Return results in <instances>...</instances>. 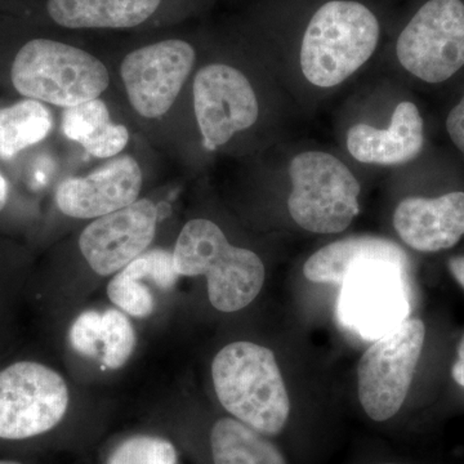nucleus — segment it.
<instances>
[{
	"label": "nucleus",
	"instance_id": "20e7f679",
	"mask_svg": "<svg viewBox=\"0 0 464 464\" xmlns=\"http://www.w3.org/2000/svg\"><path fill=\"white\" fill-rule=\"evenodd\" d=\"M11 79L26 99L65 109L99 99L110 83L99 58L51 39H33L18 51Z\"/></svg>",
	"mask_w": 464,
	"mask_h": 464
},
{
	"label": "nucleus",
	"instance_id": "c756f323",
	"mask_svg": "<svg viewBox=\"0 0 464 464\" xmlns=\"http://www.w3.org/2000/svg\"><path fill=\"white\" fill-rule=\"evenodd\" d=\"M0 464H23V463L14 462V460H0Z\"/></svg>",
	"mask_w": 464,
	"mask_h": 464
},
{
	"label": "nucleus",
	"instance_id": "5701e85b",
	"mask_svg": "<svg viewBox=\"0 0 464 464\" xmlns=\"http://www.w3.org/2000/svg\"><path fill=\"white\" fill-rule=\"evenodd\" d=\"M111 121H110L108 106L100 99L70 106L63 111V133L81 145L85 140L99 133Z\"/></svg>",
	"mask_w": 464,
	"mask_h": 464
},
{
	"label": "nucleus",
	"instance_id": "a211bd4d",
	"mask_svg": "<svg viewBox=\"0 0 464 464\" xmlns=\"http://www.w3.org/2000/svg\"><path fill=\"white\" fill-rule=\"evenodd\" d=\"M161 0H48L52 20L69 29H128L145 23Z\"/></svg>",
	"mask_w": 464,
	"mask_h": 464
},
{
	"label": "nucleus",
	"instance_id": "6e6552de",
	"mask_svg": "<svg viewBox=\"0 0 464 464\" xmlns=\"http://www.w3.org/2000/svg\"><path fill=\"white\" fill-rule=\"evenodd\" d=\"M67 406L66 382L53 369L20 362L0 372V439L26 440L51 431Z\"/></svg>",
	"mask_w": 464,
	"mask_h": 464
},
{
	"label": "nucleus",
	"instance_id": "a878e982",
	"mask_svg": "<svg viewBox=\"0 0 464 464\" xmlns=\"http://www.w3.org/2000/svg\"><path fill=\"white\" fill-rule=\"evenodd\" d=\"M447 130L451 141L464 154V96L449 114Z\"/></svg>",
	"mask_w": 464,
	"mask_h": 464
},
{
	"label": "nucleus",
	"instance_id": "393cba45",
	"mask_svg": "<svg viewBox=\"0 0 464 464\" xmlns=\"http://www.w3.org/2000/svg\"><path fill=\"white\" fill-rule=\"evenodd\" d=\"M130 141V132L121 124L109 123L99 133L85 140L82 146L92 157L112 158L123 151Z\"/></svg>",
	"mask_w": 464,
	"mask_h": 464
},
{
	"label": "nucleus",
	"instance_id": "1a4fd4ad",
	"mask_svg": "<svg viewBox=\"0 0 464 464\" xmlns=\"http://www.w3.org/2000/svg\"><path fill=\"white\" fill-rule=\"evenodd\" d=\"M401 66L427 83H441L464 66V5L429 0L400 34Z\"/></svg>",
	"mask_w": 464,
	"mask_h": 464
},
{
	"label": "nucleus",
	"instance_id": "2eb2a0df",
	"mask_svg": "<svg viewBox=\"0 0 464 464\" xmlns=\"http://www.w3.org/2000/svg\"><path fill=\"white\" fill-rule=\"evenodd\" d=\"M424 145V125L413 102H400L390 127L353 125L347 133V149L357 161L375 166H401L414 160Z\"/></svg>",
	"mask_w": 464,
	"mask_h": 464
},
{
	"label": "nucleus",
	"instance_id": "bb28decb",
	"mask_svg": "<svg viewBox=\"0 0 464 464\" xmlns=\"http://www.w3.org/2000/svg\"><path fill=\"white\" fill-rule=\"evenodd\" d=\"M451 374H453L454 381L464 389V337L458 346V359L451 369Z\"/></svg>",
	"mask_w": 464,
	"mask_h": 464
},
{
	"label": "nucleus",
	"instance_id": "cd10ccee",
	"mask_svg": "<svg viewBox=\"0 0 464 464\" xmlns=\"http://www.w3.org/2000/svg\"><path fill=\"white\" fill-rule=\"evenodd\" d=\"M449 270L453 275L454 279L464 289V256L449 259Z\"/></svg>",
	"mask_w": 464,
	"mask_h": 464
},
{
	"label": "nucleus",
	"instance_id": "f8f14e48",
	"mask_svg": "<svg viewBox=\"0 0 464 464\" xmlns=\"http://www.w3.org/2000/svg\"><path fill=\"white\" fill-rule=\"evenodd\" d=\"M158 207L140 199L92 222L79 237V248L94 273L108 276L142 255L157 232Z\"/></svg>",
	"mask_w": 464,
	"mask_h": 464
},
{
	"label": "nucleus",
	"instance_id": "7c9ffc66",
	"mask_svg": "<svg viewBox=\"0 0 464 464\" xmlns=\"http://www.w3.org/2000/svg\"><path fill=\"white\" fill-rule=\"evenodd\" d=\"M383 464H400V463H383Z\"/></svg>",
	"mask_w": 464,
	"mask_h": 464
},
{
	"label": "nucleus",
	"instance_id": "f257e3e1",
	"mask_svg": "<svg viewBox=\"0 0 464 464\" xmlns=\"http://www.w3.org/2000/svg\"><path fill=\"white\" fill-rule=\"evenodd\" d=\"M217 398L235 420L264 435H277L289 420L290 401L270 348L252 342L227 344L212 364Z\"/></svg>",
	"mask_w": 464,
	"mask_h": 464
},
{
	"label": "nucleus",
	"instance_id": "aec40b11",
	"mask_svg": "<svg viewBox=\"0 0 464 464\" xmlns=\"http://www.w3.org/2000/svg\"><path fill=\"white\" fill-rule=\"evenodd\" d=\"M52 127L51 111L39 101L26 99L0 109V158L8 160L43 141Z\"/></svg>",
	"mask_w": 464,
	"mask_h": 464
},
{
	"label": "nucleus",
	"instance_id": "423d86ee",
	"mask_svg": "<svg viewBox=\"0 0 464 464\" xmlns=\"http://www.w3.org/2000/svg\"><path fill=\"white\" fill-rule=\"evenodd\" d=\"M426 328L408 317L368 348L357 369V390L362 409L375 422L389 420L404 405L420 362Z\"/></svg>",
	"mask_w": 464,
	"mask_h": 464
},
{
	"label": "nucleus",
	"instance_id": "9b49d317",
	"mask_svg": "<svg viewBox=\"0 0 464 464\" xmlns=\"http://www.w3.org/2000/svg\"><path fill=\"white\" fill-rule=\"evenodd\" d=\"M192 94L203 146L209 151L257 121L259 108L255 90L246 76L234 67L224 63L203 67L195 76Z\"/></svg>",
	"mask_w": 464,
	"mask_h": 464
},
{
	"label": "nucleus",
	"instance_id": "dca6fc26",
	"mask_svg": "<svg viewBox=\"0 0 464 464\" xmlns=\"http://www.w3.org/2000/svg\"><path fill=\"white\" fill-rule=\"evenodd\" d=\"M179 275L174 268L173 253L155 249L142 253L109 283L110 301L134 317L154 313L155 295L150 284L161 290L172 289Z\"/></svg>",
	"mask_w": 464,
	"mask_h": 464
},
{
	"label": "nucleus",
	"instance_id": "9d476101",
	"mask_svg": "<svg viewBox=\"0 0 464 464\" xmlns=\"http://www.w3.org/2000/svg\"><path fill=\"white\" fill-rule=\"evenodd\" d=\"M197 53L188 43L169 39L130 52L121 63L128 99L143 118L169 111L192 72Z\"/></svg>",
	"mask_w": 464,
	"mask_h": 464
},
{
	"label": "nucleus",
	"instance_id": "412c9836",
	"mask_svg": "<svg viewBox=\"0 0 464 464\" xmlns=\"http://www.w3.org/2000/svg\"><path fill=\"white\" fill-rule=\"evenodd\" d=\"M102 355L101 362L109 369H119L132 356L136 333L123 313L109 310L102 314Z\"/></svg>",
	"mask_w": 464,
	"mask_h": 464
},
{
	"label": "nucleus",
	"instance_id": "4be33fe9",
	"mask_svg": "<svg viewBox=\"0 0 464 464\" xmlns=\"http://www.w3.org/2000/svg\"><path fill=\"white\" fill-rule=\"evenodd\" d=\"M179 454L172 442L158 436H133L110 454L106 464H177Z\"/></svg>",
	"mask_w": 464,
	"mask_h": 464
},
{
	"label": "nucleus",
	"instance_id": "4468645a",
	"mask_svg": "<svg viewBox=\"0 0 464 464\" xmlns=\"http://www.w3.org/2000/svg\"><path fill=\"white\" fill-rule=\"evenodd\" d=\"M393 226L406 246L435 253L456 246L464 235V192L406 198L393 213Z\"/></svg>",
	"mask_w": 464,
	"mask_h": 464
},
{
	"label": "nucleus",
	"instance_id": "ddd939ff",
	"mask_svg": "<svg viewBox=\"0 0 464 464\" xmlns=\"http://www.w3.org/2000/svg\"><path fill=\"white\" fill-rule=\"evenodd\" d=\"M141 188V168L136 159L124 155L88 176L61 182L56 203L63 215L72 218H100L136 203Z\"/></svg>",
	"mask_w": 464,
	"mask_h": 464
},
{
	"label": "nucleus",
	"instance_id": "f3484780",
	"mask_svg": "<svg viewBox=\"0 0 464 464\" xmlns=\"http://www.w3.org/2000/svg\"><path fill=\"white\" fill-rule=\"evenodd\" d=\"M372 261L406 268L409 265L404 250L392 241L372 237H347L314 253L304 266V275L313 283L341 284L351 270Z\"/></svg>",
	"mask_w": 464,
	"mask_h": 464
},
{
	"label": "nucleus",
	"instance_id": "7ed1b4c3",
	"mask_svg": "<svg viewBox=\"0 0 464 464\" xmlns=\"http://www.w3.org/2000/svg\"><path fill=\"white\" fill-rule=\"evenodd\" d=\"M380 23L371 9L353 0L325 3L311 18L302 41L299 63L316 87L343 83L373 56Z\"/></svg>",
	"mask_w": 464,
	"mask_h": 464
},
{
	"label": "nucleus",
	"instance_id": "f03ea898",
	"mask_svg": "<svg viewBox=\"0 0 464 464\" xmlns=\"http://www.w3.org/2000/svg\"><path fill=\"white\" fill-rule=\"evenodd\" d=\"M179 276H207L208 297L216 310L235 313L252 304L262 286L264 262L252 250L231 246L212 221L198 218L182 228L173 252Z\"/></svg>",
	"mask_w": 464,
	"mask_h": 464
},
{
	"label": "nucleus",
	"instance_id": "39448f33",
	"mask_svg": "<svg viewBox=\"0 0 464 464\" xmlns=\"http://www.w3.org/2000/svg\"><path fill=\"white\" fill-rule=\"evenodd\" d=\"M288 210L295 224L314 234H338L360 212V183L346 164L328 152L306 151L289 164Z\"/></svg>",
	"mask_w": 464,
	"mask_h": 464
},
{
	"label": "nucleus",
	"instance_id": "0eeeda50",
	"mask_svg": "<svg viewBox=\"0 0 464 464\" xmlns=\"http://www.w3.org/2000/svg\"><path fill=\"white\" fill-rule=\"evenodd\" d=\"M341 285V323L366 341L380 340L411 314V289L404 266L365 262L351 270Z\"/></svg>",
	"mask_w": 464,
	"mask_h": 464
},
{
	"label": "nucleus",
	"instance_id": "c85d7f7f",
	"mask_svg": "<svg viewBox=\"0 0 464 464\" xmlns=\"http://www.w3.org/2000/svg\"><path fill=\"white\" fill-rule=\"evenodd\" d=\"M8 182L7 179L3 177V174L0 173V212H2L3 208L5 207L8 200Z\"/></svg>",
	"mask_w": 464,
	"mask_h": 464
},
{
	"label": "nucleus",
	"instance_id": "b1692460",
	"mask_svg": "<svg viewBox=\"0 0 464 464\" xmlns=\"http://www.w3.org/2000/svg\"><path fill=\"white\" fill-rule=\"evenodd\" d=\"M102 314L85 311L72 324L70 331V343L76 353L88 357L102 355Z\"/></svg>",
	"mask_w": 464,
	"mask_h": 464
},
{
	"label": "nucleus",
	"instance_id": "6ab92c4d",
	"mask_svg": "<svg viewBox=\"0 0 464 464\" xmlns=\"http://www.w3.org/2000/svg\"><path fill=\"white\" fill-rule=\"evenodd\" d=\"M215 464H288L280 449L235 418H221L210 432Z\"/></svg>",
	"mask_w": 464,
	"mask_h": 464
}]
</instances>
